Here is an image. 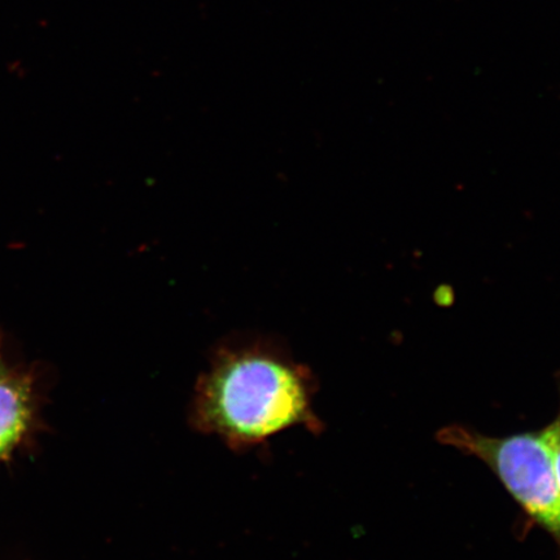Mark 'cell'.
<instances>
[{
    "mask_svg": "<svg viewBox=\"0 0 560 560\" xmlns=\"http://www.w3.org/2000/svg\"><path fill=\"white\" fill-rule=\"evenodd\" d=\"M438 440L485 462L560 549V490L544 430L492 438L450 425L438 433Z\"/></svg>",
    "mask_w": 560,
    "mask_h": 560,
    "instance_id": "obj_2",
    "label": "cell"
},
{
    "mask_svg": "<svg viewBox=\"0 0 560 560\" xmlns=\"http://www.w3.org/2000/svg\"><path fill=\"white\" fill-rule=\"evenodd\" d=\"M454 291L450 285H441L435 291V303L440 306H451L454 303Z\"/></svg>",
    "mask_w": 560,
    "mask_h": 560,
    "instance_id": "obj_5",
    "label": "cell"
},
{
    "mask_svg": "<svg viewBox=\"0 0 560 560\" xmlns=\"http://www.w3.org/2000/svg\"><path fill=\"white\" fill-rule=\"evenodd\" d=\"M544 431L550 446L552 464H555L557 481L560 490V412L555 422L545 427Z\"/></svg>",
    "mask_w": 560,
    "mask_h": 560,
    "instance_id": "obj_4",
    "label": "cell"
},
{
    "mask_svg": "<svg viewBox=\"0 0 560 560\" xmlns=\"http://www.w3.org/2000/svg\"><path fill=\"white\" fill-rule=\"evenodd\" d=\"M32 410L31 381L11 373L0 377V459L23 439L31 423Z\"/></svg>",
    "mask_w": 560,
    "mask_h": 560,
    "instance_id": "obj_3",
    "label": "cell"
},
{
    "mask_svg": "<svg viewBox=\"0 0 560 560\" xmlns=\"http://www.w3.org/2000/svg\"><path fill=\"white\" fill-rule=\"evenodd\" d=\"M315 394L311 369L279 342H223L194 385L188 424L231 451L249 452L293 429L320 432Z\"/></svg>",
    "mask_w": 560,
    "mask_h": 560,
    "instance_id": "obj_1",
    "label": "cell"
},
{
    "mask_svg": "<svg viewBox=\"0 0 560 560\" xmlns=\"http://www.w3.org/2000/svg\"><path fill=\"white\" fill-rule=\"evenodd\" d=\"M7 373H9V371H7V369L4 366L3 359H2V353H0V377L5 375Z\"/></svg>",
    "mask_w": 560,
    "mask_h": 560,
    "instance_id": "obj_6",
    "label": "cell"
}]
</instances>
